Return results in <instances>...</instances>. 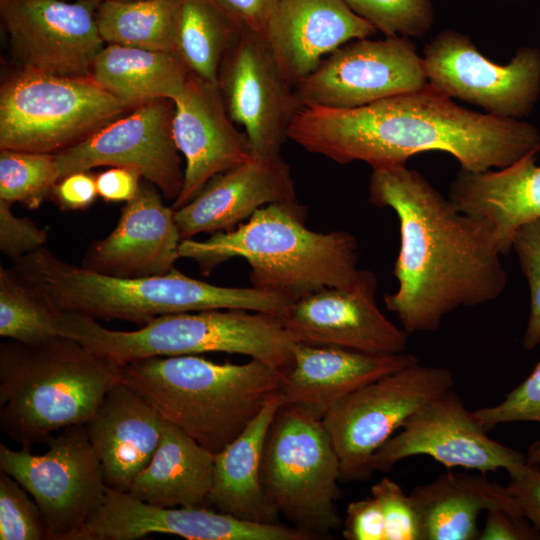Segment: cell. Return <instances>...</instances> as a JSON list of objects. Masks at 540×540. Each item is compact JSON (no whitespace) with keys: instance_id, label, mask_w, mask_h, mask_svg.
Returning a JSON list of instances; mask_svg holds the SVG:
<instances>
[{"instance_id":"10","label":"cell","mask_w":540,"mask_h":540,"mask_svg":"<svg viewBox=\"0 0 540 540\" xmlns=\"http://www.w3.org/2000/svg\"><path fill=\"white\" fill-rule=\"evenodd\" d=\"M452 372L418 361L351 392L322 418L340 464V480L361 481L371 460L419 409L451 390Z\"/></svg>"},{"instance_id":"4","label":"cell","mask_w":540,"mask_h":540,"mask_svg":"<svg viewBox=\"0 0 540 540\" xmlns=\"http://www.w3.org/2000/svg\"><path fill=\"white\" fill-rule=\"evenodd\" d=\"M13 269L61 311L144 325L158 316L244 309L281 316L294 300L255 287L207 283L173 268L166 274L119 278L70 264L44 247Z\"/></svg>"},{"instance_id":"20","label":"cell","mask_w":540,"mask_h":540,"mask_svg":"<svg viewBox=\"0 0 540 540\" xmlns=\"http://www.w3.org/2000/svg\"><path fill=\"white\" fill-rule=\"evenodd\" d=\"M172 132L185 159L183 186L174 209L190 202L214 176L252 157L248 139L235 128L218 84L193 73L174 101Z\"/></svg>"},{"instance_id":"28","label":"cell","mask_w":540,"mask_h":540,"mask_svg":"<svg viewBox=\"0 0 540 540\" xmlns=\"http://www.w3.org/2000/svg\"><path fill=\"white\" fill-rule=\"evenodd\" d=\"M281 404L280 394L268 400L247 427L215 454L208 497L215 510L250 522L278 523L279 514L263 492L261 460L269 427Z\"/></svg>"},{"instance_id":"2","label":"cell","mask_w":540,"mask_h":540,"mask_svg":"<svg viewBox=\"0 0 540 540\" xmlns=\"http://www.w3.org/2000/svg\"><path fill=\"white\" fill-rule=\"evenodd\" d=\"M288 138L336 163L362 161L372 169L442 151L461 169L483 172L540 153V132L533 124L466 109L429 83L356 108L303 107Z\"/></svg>"},{"instance_id":"34","label":"cell","mask_w":540,"mask_h":540,"mask_svg":"<svg viewBox=\"0 0 540 540\" xmlns=\"http://www.w3.org/2000/svg\"><path fill=\"white\" fill-rule=\"evenodd\" d=\"M58 181L55 154L0 149V200L35 209Z\"/></svg>"},{"instance_id":"45","label":"cell","mask_w":540,"mask_h":540,"mask_svg":"<svg viewBox=\"0 0 540 540\" xmlns=\"http://www.w3.org/2000/svg\"><path fill=\"white\" fill-rule=\"evenodd\" d=\"M52 194L61 208L83 210L98 196L96 176L88 171L69 174L56 183Z\"/></svg>"},{"instance_id":"7","label":"cell","mask_w":540,"mask_h":540,"mask_svg":"<svg viewBox=\"0 0 540 540\" xmlns=\"http://www.w3.org/2000/svg\"><path fill=\"white\" fill-rule=\"evenodd\" d=\"M59 336L118 365L149 357L224 352L249 356L285 373L296 345L278 316L244 309L167 314L133 331L111 330L93 317L62 311Z\"/></svg>"},{"instance_id":"30","label":"cell","mask_w":540,"mask_h":540,"mask_svg":"<svg viewBox=\"0 0 540 540\" xmlns=\"http://www.w3.org/2000/svg\"><path fill=\"white\" fill-rule=\"evenodd\" d=\"M191 71L177 53L106 44L90 77L112 96L135 108L184 92Z\"/></svg>"},{"instance_id":"3","label":"cell","mask_w":540,"mask_h":540,"mask_svg":"<svg viewBox=\"0 0 540 540\" xmlns=\"http://www.w3.org/2000/svg\"><path fill=\"white\" fill-rule=\"evenodd\" d=\"M298 201L258 209L232 230L197 241L182 240L179 258L194 260L203 274L240 257L250 266L252 287L292 300L323 288H351L369 270H359L358 244L347 231L315 232L305 226Z\"/></svg>"},{"instance_id":"23","label":"cell","mask_w":540,"mask_h":540,"mask_svg":"<svg viewBox=\"0 0 540 540\" xmlns=\"http://www.w3.org/2000/svg\"><path fill=\"white\" fill-rule=\"evenodd\" d=\"M378 31L343 0H278L264 39L295 87L333 51Z\"/></svg>"},{"instance_id":"24","label":"cell","mask_w":540,"mask_h":540,"mask_svg":"<svg viewBox=\"0 0 540 540\" xmlns=\"http://www.w3.org/2000/svg\"><path fill=\"white\" fill-rule=\"evenodd\" d=\"M416 361L405 352L379 355L296 342L293 363L280 391L281 402L322 419L346 395Z\"/></svg>"},{"instance_id":"43","label":"cell","mask_w":540,"mask_h":540,"mask_svg":"<svg viewBox=\"0 0 540 540\" xmlns=\"http://www.w3.org/2000/svg\"><path fill=\"white\" fill-rule=\"evenodd\" d=\"M480 540H538L540 532L522 514L504 509L487 511Z\"/></svg>"},{"instance_id":"12","label":"cell","mask_w":540,"mask_h":540,"mask_svg":"<svg viewBox=\"0 0 540 540\" xmlns=\"http://www.w3.org/2000/svg\"><path fill=\"white\" fill-rule=\"evenodd\" d=\"M428 83L450 98L512 119L529 115L540 96V49L523 46L505 65L486 58L469 36L452 29L425 47Z\"/></svg>"},{"instance_id":"13","label":"cell","mask_w":540,"mask_h":540,"mask_svg":"<svg viewBox=\"0 0 540 540\" xmlns=\"http://www.w3.org/2000/svg\"><path fill=\"white\" fill-rule=\"evenodd\" d=\"M428 84L411 40L386 36L350 41L294 88L303 107L350 109L417 91Z\"/></svg>"},{"instance_id":"18","label":"cell","mask_w":540,"mask_h":540,"mask_svg":"<svg viewBox=\"0 0 540 540\" xmlns=\"http://www.w3.org/2000/svg\"><path fill=\"white\" fill-rule=\"evenodd\" d=\"M152 533L188 540H310L280 523L241 520L207 507H164L107 487L99 508L70 540H136Z\"/></svg>"},{"instance_id":"29","label":"cell","mask_w":540,"mask_h":540,"mask_svg":"<svg viewBox=\"0 0 540 540\" xmlns=\"http://www.w3.org/2000/svg\"><path fill=\"white\" fill-rule=\"evenodd\" d=\"M214 465L215 454L163 420L158 448L128 492L158 506L206 507Z\"/></svg>"},{"instance_id":"6","label":"cell","mask_w":540,"mask_h":540,"mask_svg":"<svg viewBox=\"0 0 540 540\" xmlns=\"http://www.w3.org/2000/svg\"><path fill=\"white\" fill-rule=\"evenodd\" d=\"M121 381V365L74 339L37 345L0 344V428L21 448L54 432L86 424L106 393Z\"/></svg>"},{"instance_id":"25","label":"cell","mask_w":540,"mask_h":540,"mask_svg":"<svg viewBox=\"0 0 540 540\" xmlns=\"http://www.w3.org/2000/svg\"><path fill=\"white\" fill-rule=\"evenodd\" d=\"M108 487L128 492L156 452L163 419L122 381L105 395L85 424Z\"/></svg>"},{"instance_id":"9","label":"cell","mask_w":540,"mask_h":540,"mask_svg":"<svg viewBox=\"0 0 540 540\" xmlns=\"http://www.w3.org/2000/svg\"><path fill=\"white\" fill-rule=\"evenodd\" d=\"M133 108L90 76L22 69L0 89V149L57 154Z\"/></svg>"},{"instance_id":"5","label":"cell","mask_w":540,"mask_h":540,"mask_svg":"<svg viewBox=\"0 0 540 540\" xmlns=\"http://www.w3.org/2000/svg\"><path fill=\"white\" fill-rule=\"evenodd\" d=\"M285 372L257 359L215 363L198 355L158 356L121 365V381L213 454L233 441L268 400Z\"/></svg>"},{"instance_id":"40","label":"cell","mask_w":540,"mask_h":540,"mask_svg":"<svg viewBox=\"0 0 540 540\" xmlns=\"http://www.w3.org/2000/svg\"><path fill=\"white\" fill-rule=\"evenodd\" d=\"M12 204L0 200V250L14 263L41 249L47 241V230L27 217H17Z\"/></svg>"},{"instance_id":"38","label":"cell","mask_w":540,"mask_h":540,"mask_svg":"<svg viewBox=\"0 0 540 540\" xmlns=\"http://www.w3.org/2000/svg\"><path fill=\"white\" fill-rule=\"evenodd\" d=\"M477 421L489 430L499 424L535 422L540 424V361L531 374L497 405L473 411Z\"/></svg>"},{"instance_id":"41","label":"cell","mask_w":540,"mask_h":540,"mask_svg":"<svg viewBox=\"0 0 540 540\" xmlns=\"http://www.w3.org/2000/svg\"><path fill=\"white\" fill-rule=\"evenodd\" d=\"M529 467L506 486L522 515L540 532V450L526 454Z\"/></svg>"},{"instance_id":"11","label":"cell","mask_w":540,"mask_h":540,"mask_svg":"<svg viewBox=\"0 0 540 540\" xmlns=\"http://www.w3.org/2000/svg\"><path fill=\"white\" fill-rule=\"evenodd\" d=\"M45 443L41 455L0 444V470L33 497L50 540H70L99 508L108 486L85 424L66 427Z\"/></svg>"},{"instance_id":"33","label":"cell","mask_w":540,"mask_h":540,"mask_svg":"<svg viewBox=\"0 0 540 540\" xmlns=\"http://www.w3.org/2000/svg\"><path fill=\"white\" fill-rule=\"evenodd\" d=\"M61 310L14 269H0V336L26 345L59 337Z\"/></svg>"},{"instance_id":"46","label":"cell","mask_w":540,"mask_h":540,"mask_svg":"<svg viewBox=\"0 0 540 540\" xmlns=\"http://www.w3.org/2000/svg\"><path fill=\"white\" fill-rule=\"evenodd\" d=\"M141 177L135 169L112 167L96 176L98 195L109 202H128L137 193Z\"/></svg>"},{"instance_id":"8","label":"cell","mask_w":540,"mask_h":540,"mask_svg":"<svg viewBox=\"0 0 540 540\" xmlns=\"http://www.w3.org/2000/svg\"><path fill=\"white\" fill-rule=\"evenodd\" d=\"M340 464L322 419L281 404L266 436L261 484L266 500L294 527L325 538L341 527Z\"/></svg>"},{"instance_id":"21","label":"cell","mask_w":540,"mask_h":540,"mask_svg":"<svg viewBox=\"0 0 540 540\" xmlns=\"http://www.w3.org/2000/svg\"><path fill=\"white\" fill-rule=\"evenodd\" d=\"M174 214L152 183L141 182L114 230L88 247L81 266L119 278L168 273L175 268L181 242Z\"/></svg>"},{"instance_id":"26","label":"cell","mask_w":540,"mask_h":540,"mask_svg":"<svg viewBox=\"0 0 540 540\" xmlns=\"http://www.w3.org/2000/svg\"><path fill=\"white\" fill-rule=\"evenodd\" d=\"M528 155L497 170L461 169L452 181L449 199L461 211L487 220L503 256L523 225L540 219V165Z\"/></svg>"},{"instance_id":"14","label":"cell","mask_w":540,"mask_h":540,"mask_svg":"<svg viewBox=\"0 0 540 540\" xmlns=\"http://www.w3.org/2000/svg\"><path fill=\"white\" fill-rule=\"evenodd\" d=\"M428 456L448 468L481 474L504 469L510 478L529 467L526 455L490 438L473 411L452 389L416 413L373 455L372 469L388 472L413 456Z\"/></svg>"},{"instance_id":"42","label":"cell","mask_w":540,"mask_h":540,"mask_svg":"<svg viewBox=\"0 0 540 540\" xmlns=\"http://www.w3.org/2000/svg\"><path fill=\"white\" fill-rule=\"evenodd\" d=\"M342 535L347 540H386L383 514L372 495L347 505Z\"/></svg>"},{"instance_id":"37","label":"cell","mask_w":540,"mask_h":540,"mask_svg":"<svg viewBox=\"0 0 540 540\" xmlns=\"http://www.w3.org/2000/svg\"><path fill=\"white\" fill-rule=\"evenodd\" d=\"M512 250L530 292V313L523 337V347L531 351L540 344V219L527 223L515 233Z\"/></svg>"},{"instance_id":"15","label":"cell","mask_w":540,"mask_h":540,"mask_svg":"<svg viewBox=\"0 0 540 540\" xmlns=\"http://www.w3.org/2000/svg\"><path fill=\"white\" fill-rule=\"evenodd\" d=\"M174 101L141 104L82 142L55 154L58 179L98 166L137 170L167 200L175 201L184 180L172 121Z\"/></svg>"},{"instance_id":"1","label":"cell","mask_w":540,"mask_h":540,"mask_svg":"<svg viewBox=\"0 0 540 540\" xmlns=\"http://www.w3.org/2000/svg\"><path fill=\"white\" fill-rule=\"evenodd\" d=\"M369 200L399 221L398 288L384 303L408 334L436 331L454 310L502 295L508 277L493 227L459 210L420 172L406 165L372 169Z\"/></svg>"},{"instance_id":"27","label":"cell","mask_w":540,"mask_h":540,"mask_svg":"<svg viewBox=\"0 0 540 540\" xmlns=\"http://www.w3.org/2000/svg\"><path fill=\"white\" fill-rule=\"evenodd\" d=\"M410 496L419 514L422 540L478 539V516L504 509L522 514L507 490L485 474L446 472L415 487Z\"/></svg>"},{"instance_id":"39","label":"cell","mask_w":540,"mask_h":540,"mask_svg":"<svg viewBox=\"0 0 540 540\" xmlns=\"http://www.w3.org/2000/svg\"><path fill=\"white\" fill-rule=\"evenodd\" d=\"M384 518L386 540H422V528L410 494L388 477L371 487Z\"/></svg>"},{"instance_id":"32","label":"cell","mask_w":540,"mask_h":540,"mask_svg":"<svg viewBox=\"0 0 540 540\" xmlns=\"http://www.w3.org/2000/svg\"><path fill=\"white\" fill-rule=\"evenodd\" d=\"M242 31L216 0H180L177 52L200 78L218 82L224 56Z\"/></svg>"},{"instance_id":"47","label":"cell","mask_w":540,"mask_h":540,"mask_svg":"<svg viewBox=\"0 0 540 540\" xmlns=\"http://www.w3.org/2000/svg\"><path fill=\"white\" fill-rule=\"evenodd\" d=\"M529 449H530V450H536V451H539V450H540V440L534 442V443L529 447Z\"/></svg>"},{"instance_id":"16","label":"cell","mask_w":540,"mask_h":540,"mask_svg":"<svg viewBox=\"0 0 540 540\" xmlns=\"http://www.w3.org/2000/svg\"><path fill=\"white\" fill-rule=\"evenodd\" d=\"M102 0H0L1 22L24 70L90 76L106 45L97 25Z\"/></svg>"},{"instance_id":"31","label":"cell","mask_w":540,"mask_h":540,"mask_svg":"<svg viewBox=\"0 0 540 540\" xmlns=\"http://www.w3.org/2000/svg\"><path fill=\"white\" fill-rule=\"evenodd\" d=\"M180 0H102L97 25L105 44L177 53Z\"/></svg>"},{"instance_id":"17","label":"cell","mask_w":540,"mask_h":540,"mask_svg":"<svg viewBox=\"0 0 540 540\" xmlns=\"http://www.w3.org/2000/svg\"><path fill=\"white\" fill-rule=\"evenodd\" d=\"M217 83L230 118L244 127L252 155H280L302 106L264 37L242 31L224 56Z\"/></svg>"},{"instance_id":"44","label":"cell","mask_w":540,"mask_h":540,"mask_svg":"<svg viewBox=\"0 0 540 540\" xmlns=\"http://www.w3.org/2000/svg\"><path fill=\"white\" fill-rule=\"evenodd\" d=\"M245 31L264 37L278 0H216Z\"/></svg>"},{"instance_id":"48","label":"cell","mask_w":540,"mask_h":540,"mask_svg":"<svg viewBox=\"0 0 540 540\" xmlns=\"http://www.w3.org/2000/svg\"><path fill=\"white\" fill-rule=\"evenodd\" d=\"M509 1H518V0H509Z\"/></svg>"},{"instance_id":"22","label":"cell","mask_w":540,"mask_h":540,"mask_svg":"<svg viewBox=\"0 0 540 540\" xmlns=\"http://www.w3.org/2000/svg\"><path fill=\"white\" fill-rule=\"evenodd\" d=\"M296 201L290 167L281 156L252 155L214 176L190 202L175 209L174 216L182 241L232 230L266 205Z\"/></svg>"},{"instance_id":"35","label":"cell","mask_w":540,"mask_h":540,"mask_svg":"<svg viewBox=\"0 0 540 540\" xmlns=\"http://www.w3.org/2000/svg\"><path fill=\"white\" fill-rule=\"evenodd\" d=\"M385 36L421 38L433 27L431 0H343Z\"/></svg>"},{"instance_id":"36","label":"cell","mask_w":540,"mask_h":540,"mask_svg":"<svg viewBox=\"0 0 540 540\" xmlns=\"http://www.w3.org/2000/svg\"><path fill=\"white\" fill-rule=\"evenodd\" d=\"M27 491L10 475L0 472V540H47L44 515Z\"/></svg>"},{"instance_id":"19","label":"cell","mask_w":540,"mask_h":540,"mask_svg":"<svg viewBox=\"0 0 540 540\" xmlns=\"http://www.w3.org/2000/svg\"><path fill=\"white\" fill-rule=\"evenodd\" d=\"M372 271L351 288H323L292 302L279 317L297 343L379 355L403 353L408 333L380 310Z\"/></svg>"}]
</instances>
